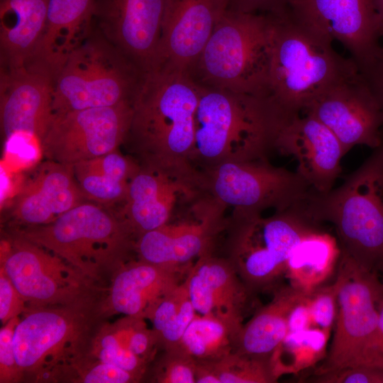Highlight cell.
<instances>
[{
  "label": "cell",
  "mask_w": 383,
  "mask_h": 383,
  "mask_svg": "<svg viewBox=\"0 0 383 383\" xmlns=\"http://www.w3.org/2000/svg\"><path fill=\"white\" fill-rule=\"evenodd\" d=\"M196 383H220L214 362H196Z\"/></svg>",
  "instance_id": "bcb514c9"
},
{
  "label": "cell",
  "mask_w": 383,
  "mask_h": 383,
  "mask_svg": "<svg viewBox=\"0 0 383 383\" xmlns=\"http://www.w3.org/2000/svg\"><path fill=\"white\" fill-rule=\"evenodd\" d=\"M227 8L228 0H167L152 69L190 74Z\"/></svg>",
  "instance_id": "ac0fdd59"
},
{
  "label": "cell",
  "mask_w": 383,
  "mask_h": 383,
  "mask_svg": "<svg viewBox=\"0 0 383 383\" xmlns=\"http://www.w3.org/2000/svg\"><path fill=\"white\" fill-rule=\"evenodd\" d=\"M379 322L377 348L379 355L383 357V294L378 306Z\"/></svg>",
  "instance_id": "7dc6e473"
},
{
  "label": "cell",
  "mask_w": 383,
  "mask_h": 383,
  "mask_svg": "<svg viewBox=\"0 0 383 383\" xmlns=\"http://www.w3.org/2000/svg\"><path fill=\"white\" fill-rule=\"evenodd\" d=\"M337 271L339 287L335 333L318 374L358 365L383 367V357L377 348L383 281L342 250Z\"/></svg>",
  "instance_id": "30bf717a"
},
{
  "label": "cell",
  "mask_w": 383,
  "mask_h": 383,
  "mask_svg": "<svg viewBox=\"0 0 383 383\" xmlns=\"http://www.w3.org/2000/svg\"><path fill=\"white\" fill-rule=\"evenodd\" d=\"M19 320V316L11 319L0 330L1 383L17 382L23 377L17 365L13 347V333Z\"/></svg>",
  "instance_id": "74e56055"
},
{
  "label": "cell",
  "mask_w": 383,
  "mask_h": 383,
  "mask_svg": "<svg viewBox=\"0 0 383 383\" xmlns=\"http://www.w3.org/2000/svg\"><path fill=\"white\" fill-rule=\"evenodd\" d=\"M94 4L95 0H48L44 31L26 67L53 81L70 53L91 30Z\"/></svg>",
  "instance_id": "d4e9b609"
},
{
  "label": "cell",
  "mask_w": 383,
  "mask_h": 383,
  "mask_svg": "<svg viewBox=\"0 0 383 383\" xmlns=\"http://www.w3.org/2000/svg\"><path fill=\"white\" fill-rule=\"evenodd\" d=\"M330 333L312 327L287 333L271 357L275 377L297 373L311 367L326 357Z\"/></svg>",
  "instance_id": "4dcf8cb0"
},
{
  "label": "cell",
  "mask_w": 383,
  "mask_h": 383,
  "mask_svg": "<svg viewBox=\"0 0 383 383\" xmlns=\"http://www.w3.org/2000/svg\"><path fill=\"white\" fill-rule=\"evenodd\" d=\"M77 182L87 199L101 205L122 202L140 168L116 150L73 165Z\"/></svg>",
  "instance_id": "f1b7e54d"
},
{
  "label": "cell",
  "mask_w": 383,
  "mask_h": 383,
  "mask_svg": "<svg viewBox=\"0 0 383 383\" xmlns=\"http://www.w3.org/2000/svg\"><path fill=\"white\" fill-rule=\"evenodd\" d=\"M315 221H328L340 250L365 270L383 273V144L335 189L304 203Z\"/></svg>",
  "instance_id": "277c9868"
},
{
  "label": "cell",
  "mask_w": 383,
  "mask_h": 383,
  "mask_svg": "<svg viewBox=\"0 0 383 383\" xmlns=\"http://www.w3.org/2000/svg\"><path fill=\"white\" fill-rule=\"evenodd\" d=\"M167 0H97L98 30L143 72L156 62Z\"/></svg>",
  "instance_id": "2e32d148"
},
{
  "label": "cell",
  "mask_w": 383,
  "mask_h": 383,
  "mask_svg": "<svg viewBox=\"0 0 383 383\" xmlns=\"http://www.w3.org/2000/svg\"><path fill=\"white\" fill-rule=\"evenodd\" d=\"M196 314L189 297L174 317L156 333L160 348L167 350L179 347L184 333Z\"/></svg>",
  "instance_id": "f35d334b"
},
{
  "label": "cell",
  "mask_w": 383,
  "mask_h": 383,
  "mask_svg": "<svg viewBox=\"0 0 383 383\" xmlns=\"http://www.w3.org/2000/svg\"><path fill=\"white\" fill-rule=\"evenodd\" d=\"M381 21H382V36H383V13L381 16Z\"/></svg>",
  "instance_id": "681fc988"
},
{
  "label": "cell",
  "mask_w": 383,
  "mask_h": 383,
  "mask_svg": "<svg viewBox=\"0 0 383 383\" xmlns=\"http://www.w3.org/2000/svg\"><path fill=\"white\" fill-rule=\"evenodd\" d=\"M306 232L292 248L285 275L291 286L311 293L338 267L341 250L336 238L318 227Z\"/></svg>",
  "instance_id": "83f0119b"
},
{
  "label": "cell",
  "mask_w": 383,
  "mask_h": 383,
  "mask_svg": "<svg viewBox=\"0 0 383 383\" xmlns=\"http://www.w3.org/2000/svg\"><path fill=\"white\" fill-rule=\"evenodd\" d=\"M88 353L99 360L132 373L140 379L145 374L148 365V362L121 347L107 325L94 333Z\"/></svg>",
  "instance_id": "836d02e7"
},
{
  "label": "cell",
  "mask_w": 383,
  "mask_h": 383,
  "mask_svg": "<svg viewBox=\"0 0 383 383\" xmlns=\"http://www.w3.org/2000/svg\"><path fill=\"white\" fill-rule=\"evenodd\" d=\"M306 293L292 286L277 290L271 301L243 324L233 352L270 360L287 334V317Z\"/></svg>",
  "instance_id": "4316f807"
},
{
  "label": "cell",
  "mask_w": 383,
  "mask_h": 383,
  "mask_svg": "<svg viewBox=\"0 0 383 383\" xmlns=\"http://www.w3.org/2000/svg\"><path fill=\"white\" fill-rule=\"evenodd\" d=\"M48 0H1V70L26 67L46 23Z\"/></svg>",
  "instance_id": "484cf974"
},
{
  "label": "cell",
  "mask_w": 383,
  "mask_h": 383,
  "mask_svg": "<svg viewBox=\"0 0 383 383\" xmlns=\"http://www.w3.org/2000/svg\"><path fill=\"white\" fill-rule=\"evenodd\" d=\"M374 2L381 18L383 13V0H374Z\"/></svg>",
  "instance_id": "c3c4849f"
},
{
  "label": "cell",
  "mask_w": 383,
  "mask_h": 383,
  "mask_svg": "<svg viewBox=\"0 0 383 383\" xmlns=\"http://www.w3.org/2000/svg\"><path fill=\"white\" fill-rule=\"evenodd\" d=\"M272 47L270 97L287 116L299 113L319 94L360 70L332 42L295 21L286 6L270 13Z\"/></svg>",
  "instance_id": "3957f363"
},
{
  "label": "cell",
  "mask_w": 383,
  "mask_h": 383,
  "mask_svg": "<svg viewBox=\"0 0 383 383\" xmlns=\"http://www.w3.org/2000/svg\"><path fill=\"white\" fill-rule=\"evenodd\" d=\"M286 0H228L227 9L248 13H267L281 11Z\"/></svg>",
  "instance_id": "ee69618b"
},
{
  "label": "cell",
  "mask_w": 383,
  "mask_h": 383,
  "mask_svg": "<svg viewBox=\"0 0 383 383\" xmlns=\"http://www.w3.org/2000/svg\"><path fill=\"white\" fill-rule=\"evenodd\" d=\"M205 189L223 206L235 211H283L302 204L313 192L296 172L277 167L265 158L230 161L208 168Z\"/></svg>",
  "instance_id": "8fae6325"
},
{
  "label": "cell",
  "mask_w": 383,
  "mask_h": 383,
  "mask_svg": "<svg viewBox=\"0 0 383 383\" xmlns=\"http://www.w3.org/2000/svg\"><path fill=\"white\" fill-rule=\"evenodd\" d=\"M143 73L91 30L53 79V114L133 102Z\"/></svg>",
  "instance_id": "52a82bcc"
},
{
  "label": "cell",
  "mask_w": 383,
  "mask_h": 383,
  "mask_svg": "<svg viewBox=\"0 0 383 383\" xmlns=\"http://www.w3.org/2000/svg\"><path fill=\"white\" fill-rule=\"evenodd\" d=\"M273 146L297 162L296 172L317 193L333 189L345 155L335 135L313 116L299 113L285 118Z\"/></svg>",
  "instance_id": "d6986e66"
},
{
  "label": "cell",
  "mask_w": 383,
  "mask_h": 383,
  "mask_svg": "<svg viewBox=\"0 0 383 383\" xmlns=\"http://www.w3.org/2000/svg\"><path fill=\"white\" fill-rule=\"evenodd\" d=\"M359 70L383 114V46L372 60Z\"/></svg>",
  "instance_id": "7bdbcfd3"
},
{
  "label": "cell",
  "mask_w": 383,
  "mask_h": 383,
  "mask_svg": "<svg viewBox=\"0 0 383 383\" xmlns=\"http://www.w3.org/2000/svg\"><path fill=\"white\" fill-rule=\"evenodd\" d=\"M26 301L16 289L4 270L0 268V320L5 324L11 319L23 313L27 308Z\"/></svg>",
  "instance_id": "b9f144b4"
},
{
  "label": "cell",
  "mask_w": 383,
  "mask_h": 383,
  "mask_svg": "<svg viewBox=\"0 0 383 383\" xmlns=\"http://www.w3.org/2000/svg\"><path fill=\"white\" fill-rule=\"evenodd\" d=\"M87 199L74 176L73 165L48 160L20 192L13 209L23 224L50 223Z\"/></svg>",
  "instance_id": "cb8c5ba5"
},
{
  "label": "cell",
  "mask_w": 383,
  "mask_h": 383,
  "mask_svg": "<svg viewBox=\"0 0 383 383\" xmlns=\"http://www.w3.org/2000/svg\"><path fill=\"white\" fill-rule=\"evenodd\" d=\"M221 206L213 199L201 206L196 221L167 223L138 235V259L155 265L182 267L211 252L213 239L224 227Z\"/></svg>",
  "instance_id": "ffe728a7"
},
{
  "label": "cell",
  "mask_w": 383,
  "mask_h": 383,
  "mask_svg": "<svg viewBox=\"0 0 383 383\" xmlns=\"http://www.w3.org/2000/svg\"><path fill=\"white\" fill-rule=\"evenodd\" d=\"M199 95V84L189 73L162 68L143 73L128 135L143 164L195 171L191 162Z\"/></svg>",
  "instance_id": "6da1fadb"
},
{
  "label": "cell",
  "mask_w": 383,
  "mask_h": 383,
  "mask_svg": "<svg viewBox=\"0 0 383 383\" xmlns=\"http://www.w3.org/2000/svg\"><path fill=\"white\" fill-rule=\"evenodd\" d=\"M317 224L303 204L267 218L261 213L235 211L225 257L252 294L285 274L292 248Z\"/></svg>",
  "instance_id": "ba28073f"
},
{
  "label": "cell",
  "mask_w": 383,
  "mask_h": 383,
  "mask_svg": "<svg viewBox=\"0 0 383 383\" xmlns=\"http://www.w3.org/2000/svg\"><path fill=\"white\" fill-rule=\"evenodd\" d=\"M309 293L296 303L287 317V333L307 330L313 327L309 303Z\"/></svg>",
  "instance_id": "f6af8a7d"
},
{
  "label": "cell",
  "mask_w": 383,
  "mask_h": 383,
  "mask_svg": "<svg viewBox=\"0 0 383 383\" xmlns=\"http://www.w3.org/2000/svg\"><path fill=\"white\" fill-rule=\"evenodd\" d=\"M204 188L194 172L167 170L143 164L132 177L118 216L137 238L170 222L182 199H190Z\"/></svg>",
  "instance_id": "e0dca14e"
},
{
  "label": "cell",
  "mask_w": 383,
  "mask_h": 383,
  "mask_svg": "<svg viewBox=\"0 0 383 383\" xmlns=\"http://www.w3.org/2000/svg\"><path fill=\"white\" fill-rule=\"evenodd\" d=\"M272 20L270 13L227 9L190 74L197 83L260 97H270Z\"/></svg>",
  "instance_id": "5b68a950"
},
{
  "label": "cell",
  "mask_w": 383,
  "mask_h": 383,
  "mask_svg": "<svg viewBox=\"0 0 383 383\" xmlns=\"http://www.w3.org/2000/svg\"><path fill=\"white\" fill-rule=\"evenodd\" d=\"M132 103L54 114L40 142L45 156L74 165L116 150L129 133Z\"/></svg>",
  "instance_id": "4fadbf2b"
},
{
  "label": "cell",
  "mask_w": 383,
  "mask_h": 383,
  "mask_svg": "<svg viewBox=\"0 0 383 383\" xmlns=\"http://www.w3.org/2000/svg\"><path fill=\"white\" fill-rule=\"evenodd\" d=\"M154 365L153 379L159 383H196V361L180 346L163 350Z\"/></svg>",
  "instance_id": "d590c367"
},
{
  "label": "cell",
  "mask_w": 383,
  "mask_h": 383,
  "mask_svg": "<svg viewBox=\"0 0 383 383\" xmlns=\"http://www.w3.org/2000/svg\"><path fill=\"white\" fill-rule=\"evenodd\" d=\"M2 267L29 307L92 299L91 280L59 256L19 236L8 242Z\"/></svg>",
  "instance_id": "7c38bea8"
},
{
  "label": "cell",
  "mask_w": 383,
  "mask_h": 383,
  "mask_svg": "<svg viewBox=\"0 0 383 383\" xmlns=\"http://www.w3.org/2000/svg\"><path fill=\"white\" fill-rule=\"evenodd\" d=\"M189 297L184 279L157 303L147 318L152 322V329L155 333L161 331L174 317L182 304Z\"/></svg>",
  "instance_id": "ab89813d"
},
{
  "label": "cell",
  "mask_w": 383,
  "mask_h": 383,
  "mask_svg": "<svg viewBox=\"0 0 383 383\" xmlns=\"http://www.w3.org/2000/svg\"><path fill=\"white\" fill-rule=\"evenodd\" d=\"M241 329L213 313L196 314L179 346L196 362H216L234 351Z\"/></svg>",
  "instance_id": "f546056e"
},
{
  "label": "cell",
  "mask_w": 383,
  "mask_h": 383,
  "mask_svg": "<svg viewBox=\"0 0 383 383\" xmlns=\"http://www.w3.org/2000/svg\"><path fill=\"white\" fill-rule=\"evenodd\" d=\"M287 115L271 97L199 84L192 161L210 167L265 158Z\"/></svg>",
  "instance_id": "7a4b0ae2"
},
{
  "label": "cell",
  "mask_w": 383,
  "mask_h": 383,
  "mask_svg": "<svg viewBox=\"0 0 383 383\" xmlns=\"http://www.w3.org/2000/svg\"><path fill=\"white\" fill-rule=\"evenodd\" d=\"M196 313H213L242 328L243 313L251 294L226 257L211 252L197 258L185 278Z\"/></svg>",
  "instance_id": "603a6c76"
},
{
  "label": "cell",
  "mask_w": 383,
  "mask_h": 383,
  "mask_svg": "<svg viewBox=\"0 0 383 383\" xmlns=\"http://www.w3.org/2000/svg\"><path fill=\"white\" fill-rule=\"evenodd\" d=\"M94 308L93 299L28 307L13 333L16 360L23 375L52 379L62 367L87 354L94 313L99 311Z\"/></svg>",
  "instance_id": "9c48e42d"
},
{
  "label": "cell",
  "mask_w": 383,
  "mask_h": 383,
  "mask_svg": "<svg viewBox=\"0 0 383 383\" xmlns=\"http://www.w3.org/2000/svg\"><path fill=\"white\" fill-rule=\"evenodd\" d=\"M60 375H68L71 380L83 383H131L140 380L132 373L99 360L89 353L62 367L57 377Z\"/></svg>",
  "instance_id": "e575fe53"
},
{
  "label": "cell",
  "mask_w": 383,
  "mask_h": 383,
  "mask_svg": "<svg viewBox=\"0 0 383 383\" xmlns=\"http://www.w3.org/2000/svg\"><path fill=\"white\" fill-rule=\"evenodd\" d=\"M304 111L335 135L345 154L356 145L383 144V114L360 72L328 88Z\"/></svg>",
  "instance_id": "9a60e30c"
},
{
  "label": "cell",
  "mask_w": 383,
  "mask_h": 383,
  "mask_svg": "<svg viewBox=\"0 0 383 383\" xmlns=\"http://www.w3.org/2000/svg\"><path fill=\"white\" fill-rule=\"evenodd\" d=\"M191 265L166 267L139 259L124 262L113 274L101 312L146 319L157 303L182 282Z\"/></svg>",
  "instance_id": "7402d4cb"
},
{
  "label": "cell",
  "mask_w": 383,
  "mask_h": 383,
  "mask_svg": "<svg viewBox=\"0 0 383 383\" xmlns=\"http://www.w3.org/2000/svg\"><path fill=\"white\" fill-rule=\"evenodd\" d=\"M19 235L59 256L91 281L106 271L115 272L126 262L136 239L118 214L86 201L50 223L28 226Z\"/></svg>",
  "instance_id": "8992f818"
},
{
  "label": "cell",
  "mask_w": 383,
  "mask_h": 383,
  "mask_svg": "<svg viewBox=\"0 0 383 383\" xmlns=\"http://www.w3.org/2000/svg\"><path fill=\"white\" fill-rule=\"evenodd\" d=\"M1 130L6 140L16 135L40 140L52 120V80L27 67L1 70Z\"/></svg>",
  "instance_id": "44dd1931"
},
{
  "label": "cell",
  "mask_w": 383,
  "mask_h": 383,
  "mask_svg": "<svg viewBox=\"0 0 383 383\" xmlns=\"http://www.w3.org/2000/svg\"><path fill=\"white\" fill-rule=\"evenodd\" d=\"M144 318L126 316L112 324H107L118 344L148 364L160 348L153 329L148 328Z\"/></svg>",
  "instance_id": "d6a6232c"
},
{
  "label": "cell",
  "mask_w": 383,
  "mask_h": 383,
  "mask_svg": "<svg viewBox=\"0 0 383 383\" xmlns=\"http://www.w3.org/2000/svg\"><path fill=\"white\" fill-rule=\"evenodd\" d=\"M286 9L298 23L343 44L359 70L381 47L382 22L374 0H286Z\"/></svg>",
  "instance_id": "5bb4252c"
},
{
  "label": "cell",
  "mask_w": 383,
  "mask_h": 383,
  "mask_svg": "<svg viewBox=\"0 0 383 383\" xmlns=\"http://www.w3.org/2000/svg\"><path fill=\"white\" fill-rule=\"evenodd\" d=\"M220 383H269L276 382L270 360L232 352L214 362Z\"/></svg>",
  "instance_id": "1f68e13d"
},
{
  "label": "cell",
  "mask_w": 383,
  "mask_h": 383,
  "mask_svg": "<svg viewBox=\"0 0 383 383\" xmlns=\"http://www.w3.org/2000/svg\"><path fill=\"white\" fill-rule=\"evenodd\" d=\"M338 287V282L335 279L332 284L316 289L309 295L313 327L328 333L336 319Z\"/></svg>",
  "instance_id": "8d00e7d4"
},
{
  "label": "cell",
  "mask_w": 383,
  "mask_h": 383,
  "mask_svg": "<svg viewBox=\"0 0 383 383\" xmlns=\"http://www.w3.org/2000/svg\"><path fill=\"white\" fill-rule=\"evenodd\" d=\"M321 382L332 383H383V367L358 365L318 374Z\"/></svg>",
  "instance_id": "60d3db41"
}]
</instances>
